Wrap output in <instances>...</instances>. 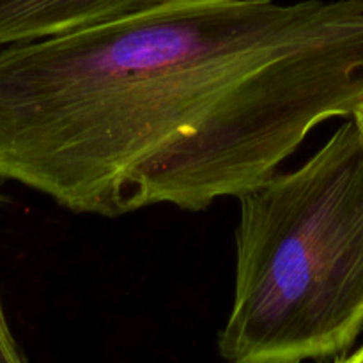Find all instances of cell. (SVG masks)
Here are the masks:
<instances>
[{"label":"cell","mask_w":363,"mask_h":363,"mask_svg":"<svg viewBox=\"0 0 363 363\" xmlns=\"http://www.w3.org/2000/svg\"><path fill=\"white\" fill-rule=\"evenodd\" d=\"M363 105V0H172L0 50V179L117 218L204 211Z\"/></svg>","instance_id":"1"},{"label":"cell","mask_w":363,"mask_h":363,"mask_svg":"<svg viewBox=\"0 0 363 363\" xmlns=\"http://www.w3.org/2000/svg\"><path fill=\"white\" fill-rule=\"evenodd\" d=\"M363 332V130L350 121L293 172L240 197L225 363L340 358Z\"/></svg>","instance_id":"2"},{"label":"cell","mask_w":363,"mask_h":363,"mask_svg":"<svg viewBox=\"0 0 363 363\" xmlns=\"http://www.w3.org/2000/svg\"><path fill=\"white\" fill-rule=\"evenodd\" d=\"M172 0H0V46L78 34Z\"/></svg>","instance_id":"3"},{"label":"cell","mask_w":363,"mask_h":363,"mask_svg":"<svg viewBox=\"0 0 363 363\" xmlns=\"http://www.w3.org/2000/svg\"><path fill=\"white\" fill-rule=\"evenodd\" d=\"M0 363H27L9 328L2 300H0Z\"/></svg>","instance_id":"4"},{"label":"cell","mask_w":363,"mask_h":363,"mask_svg":"<svg viewBox=\"0 0 363 363\" xmlns=\"http://www.w3.org/2000/svg\"><path fill=\"white\" fill-rule=\"evenodd\" d=\"M335 363H363V346L358 347L353 353H346L344 357L337 358Z\"/></svg>","instance_id":"5"},{"label":"cell","mask_w":363,"mask_h":363,"mask_svg":"<svg viewBox=\"0 0 363 363\" xmlns=\"http://www.w3.org/2000/svg\"><path fill=\"white\" fill-rule=\"evenodd\" d=\"M353 119L357 121L358 124H360V128H362V130H363V105L360 106V108L357 110V112L353 113Z\"/></svg>","instance_id":"6"}]
</instances>
